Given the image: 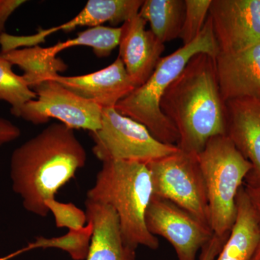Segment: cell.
Wrapping results in <instances>:
<instances>
[{
    "label": "cell",
    "mask_w": 260,
    "mask_h": 260,
    "mask_svg": "<svg viewBox=\"0 0 260 260\" xmlns=\"http://www.w3.org/2000/svg\"><path fill=\"white\" fill-rule=\"evenodd\" d=\"M86 161V151L74 129L53 123L13 152L10 174L13 191L27 211L46 218L49 213L46 201L55 199Z\"/></svg>",
    "instance_id": "obj_1"
},
{
    "label": "cell",
    "mask_w": 260,
    "mask_h": 260,
    "mask_svg": "<svg viewBox=\"0 0 260 260\" xmlns=\"http://www.w3.org/2000/svg\"><path fill=\"white\" fill-rule=\"evenodd\" d=\"M160 106L177 129V146L183 151L198 155L210 138L226 135V107L215 58L205 53L193 56L168 87Z\"/></svg>",
    "instance_id": "obj_2"
},
{
    "label": "cell",
    "mask_w": 260,
    "mask_h": 260,
    "mask_svg": "<svg viewBox=\"0 0 260 260\" xmlns=\"http://www.w3.org/2000/svg\"><path fill=\"white\" fill-rule=\"evenodd\" d=\"M153 198L151 177L146 164L132 161L103 162L86 200L112 207L119 220L124 244L136 251L138 246L159 247L158 239L149 232L145 214Z\"/></svg>",
    "instance_id": "obj_3"
},
{
    "label": "cell",
    "mask_w": 260,
    "mask_h": 260,
    "mask_svg": "<svg viewBox=\"0 0 260 260\" xmlns=\"http://www.w3.org/2000/svg\"><path fill=\"white\" fill-rule=\"evenodd\" d=\"M199 53H205L213 58L220 53L209 16L193 42L160 58L148 80L118 103L114 109L144 125L161 143L177 145L179 134L174 124L162 114L160 101L168 87L191 58Z\"/></svg>",
    "instance_id": "obj_4"
},
{
    "label": "cell",
    "mask_w": 260,
    "mask_h": 260,
    "mask_svg": "<svg viewBox=\"0 0 260 260\" xmlns=\"http://www.w3.org/2000/svg\"><path fill=\"white\" fill-rule=\"evenodd\" d=\"M204 179L210 225L215 235L229 234L237 215V198L252 167L227 135L210 138L198 154Z\"/></svg>",
    "instance_id": "obj_5"
},
{
    "label": "cell",
    "mask_w": 260,
    "mask_h": 260,
    "mask_svg": "<svg viewBox=\"0 0 260 260\" xmlns=\"http://www.w3.org/2000/svg\"><path fill=\"white\" fill-rule=\"evenodd\" d=\"M93 153L99 160L148 164L177 152L176 145L162 143L144 125L114 108L102 109L100 129L90 133Z\"/></svg>",
    "instance_id": "obj_6"
},
{
    "label": "cell",
    "mask_w": 260,
    "mask_h": 260,
    "mask_svg": "<svg viewBox=\"0 0 260 260\" xmlns=\"http://www.w3.org/2000/svg\"><path fill=\"white\" fill-rule=\"evenodd\" d=\"M146 165L153 196L172 202L210 227L208 197L198 155L179 149Z\"/></svg>",
    "instance_id": "obj_7"
},
{
    "label": "cell",
    "mask_w": 260,
    "mask_h": 260,
    "mask_svg": "<svg viewBox=\"0 0 260 260\" xmlns=\"http://www.w3.org/2000/svg\"><path fill=\"white\" fill-rule=\"evenodd\" d=\"M32 90L37 99L26 103L15 116L34 125L55 119L73 129L91 133L100 129L102 108L95 103L78 96L54 80L41 82Z\"/></svg>",
    "instance_id": "obj_8"
},
{
    "label": "cell",
    "mask_w": 260,
    "mask_h": 260,
    "mask_svg": "<svg viewBox=\"0 0 260 260\" xmlns=\"http://www.w3.org/2000/svg\"><path fill=\"white\" fill-rule=\"evenodd\" d=\"M153 235L172 244L178 260H197L198 252L214 234L211 228L169 200L153 196L145 214Z\"/></svg>",
    "instance_id": "obj_9"
},
{
    "label": "cell",
    "mask_w": 260,
    "mask_h": 260,
    "mask_svg": "<svg viewBox=\"0 0 260 260\" xmlns=\"http://www.w3.org/2000/svg\"><path fill=\"white\" fill-rule=\"evenodd\" d=\"M208 16L220 53L260 45V0H212Z\"/></svg>",
    "instance_id": "obj_10"
},
{
    "label": "cell",
    "mask_w": 260,
    "mask_h": 260,
    "mask_svg": "<svg viewBox=\"0 0 260 260\" xmlns=\"http://www.w3.org/2000/svg\"><path fill=\"white\" fill-rule=\"evenodd\" d=\"M143 0H89L83 9L70 21L58 26L47 29H39L31 36H13L4 34L0 37L2 52L39 46L45 42L51 34L63 30L70 32L78 27L90 28L101 26L110 23L112 25L125 23L139 13Z\"/></svg>",
    "instance_id": "obj_11"
},
{
    "label": "cell",
    "mask_w": 260,
    "mask_h": 260,
    "mask_svg": "<svg viewBox=\"0 0 260 260\" xmlns=\"http://www.w3.org/2000/svg\"><path fill=\"white\" fill-rule=\"evenodd\" d=\"M49 79L55 80L78 96L95 103L102 109L115 107L136 88L119 56L112 64L90 74L78 76L57 74Z\"/></svg>",
    "instance_id": "obj_12"
},
{
    "label": "cell",
    "mask_w": 260,
    "mask_h": 260,
    "mask_svg": "<svg viewBox=\"0 0 260 260\" xmlns=\"http://www.w3.org/2000/svg\"><path fill=\"white\" fill-rule=\"evenodd\" d=\"M139 14L121 25L119 57L135 87L144 84L153 73L165 46L150 30Z\"/></svg>",
    "instance_id": "obj_13"
},
{
    "label": "cell",
    "mask_w": 260,
    "mask_h": 260,
    "mask_svg": "<svg viewBox=\"0 0 260 260\" xmlns=\"http://www.w3.org/2000/svg\"><path fill=\"white\" fill-rule=\"evenodd\" d=\"M220 93L225 102L235 99L260 101V45L215 58Z\"/></svg>",
    "instance_id": "obj_14"
},
{
    "label": "cell",
    "mask_w": 260,
    "mask_h": 260,
    "mask_svg": "<svg viewBox=\"0 0 260 260\" xmlns=\"http://www.w3.org/2000/svg\"><path fill=\"white\" fill-rule=\"evenodd\" d=\"M225 107L226 135L252 167L246 184L260 185V101L235 99Z\"/></svg>",
    "instance_id": "obj_15"
},
{
    "label": "cell",
    "mask_w": 260,
    "mask_h": 260,
    "mask_svg": "<svg viewBox=\"0 0 260 260\" xmlns=\"http://www.w3.org/2000/svg\"><path fill=\"white\" fill-rule=\"evenodd\" d=\"M87 219L93 236L86 260H136V251L123 240L119 220L112 207L85 200Z\"/></svg>",
    "instance_id": "obj_16"
},
{
    "label": "cell",
    "mask_w": 260,
    "mask_h": 260,
    "mask_svg": "<svg viewBox=\"0 0 260 260\" xmlns=\"http://www.w3.org/2000/svg\"><path fill=\"white\" fill-rule=\"evenodd\" d=\"M260 237V220L242 186L237 194V215L215 260H250Z\"/></svg>",
    "instance_id": "obj_17"
},
{
    "label": "cell",
    "mask_w": 260,
    "mask_h": 260,
    "mask_svg": "<svg viewBox=\"0 0 260 260\" xmlns=\"http://www.w3.org/2000/svg\"><path fill=\"white\" fill-rule=\"evenodd\" d=\"M185 10V0H145L138 14L149 22L150 30L165 44L179 38Z\"/></svg>",
    "instance_id": "obj_18"
},
{
    "label": "cell",
    "mask_w": 260,
    "mask_h": 260,
    "mask_svg": "<svg viewBox=\"0 0 260 260\" xmlns=\"http://www.w3.org/2000/svg\"><path fill=\"white\" fill-rule=\"evenodd\" d=\"M0 54L23 70V78L31 89L68 68V65L59 58L46 55L44 48L39 46L21 48Z\"/></svg>",
    "instance_id": "obj_19"
},
{
    "label": "cell",
    "mask_w": 260,
    "mask_h": 260,
    "mask_svg": "<svg viewBox=\"0 0 260 260\" xmlns=\"http://www.w3.org/2000/svg\"><path fill=\"white\" fill-rule=\"evenodd\" d=\"M121 27H93L79 32L74 39L59 42L52 47L44 48L46 55L56 57L61 51L69 48L85 46L91 47L94 54L99 58L110 56L120 42Z\"/></svg>",
    "instance_id": "obj_20"
},
{
    "label": "cell",
    "mask_w": 260,
    "mask_h": 260,
    "mask_svg": "<svg viewBox=\"0 0 260 260\" xmlns=\"http://www.w3.org/2000/svg\"><path fill=\"white\" fill-rule=\"evenodd\" d=\"M93 232V224L88 221V223L82 229L78 230H69V232L61 237H38L36 238L35 242L29 243L28 245L23 249L5 257L0 258V260H8L32 249L51 248L67 251L73 260H84L86 259L88 256Z\"/></svg>",
    "instance_id": "obj_21"
},
{
    "label": "cell",
    "mask_w": 260,
    "mask_h": 260,
    "mask_svg": "<svg viewBox=\"0 0 260 260\" xmlns=\"http://www.w3.org/2000/svg\"><path fill=\"white\" fill-rule=\"evenodd\" d=\"M13 66L0 54V102L9 104L10 112L15 116L26 103L37 99V95L23 75L15 74Z\"/></svg>",
    "instance_id": "obj_22"
},
{
    "label": "cell",
    "mask_w": 260,
    "mask_h": 260,
    "mask_svg": "<svg viewBox=\"0 0 260 260\" xmlns=\"http://www.w3.org/2000/svg\"><path fill=\"white\" fill-rule=\"evenodd\" d=\"M212 0H185L184 23L179 39L183 46L193 42L204 27Z\"/></svg>",
    "instance_id": "obj_23"
},
{
    "label": "cell",
    "mask_w": 260,
    "mask_h": 260,
    "mask_svg": "<svg viewBox=\"0 0 260 260\" xmlns=\"http://www.w3.org/2000/svg\"><path fill=\"white\" fill-rule=\"evenodd\" d=\"M46 206L53 214L57 228L78 230L88 223L86 213L73 203H64L56 199L47 200Z\"/></svg>",
    "instance_id": "obj_24"
},
{
    "label": "cell",
    "mask_w": 260,
    "mask_h": 260,
    "mask_svg": "<svg viewBox=\"0 0 260 260\" xmlns=\"http://www.w3.org/2000/svg\"><path fill=\"white\" fill-rule=\"evenodd\" d=\"M21 131L18 126L6 118L0 116V148L18 139Z\"/></svg>",
    "instance_id": "obj_25"
},
{
    "label": "cell",
    "mask_w": 260,
    "mask_h": 260,
    "mask_svg": "<svg viewBox=\"0 0 260 260\" xmlns=\"http://www.w3.org/2000/svg\"><path fill=\"white\" fill-rule=\"evenodd\" d=\"M227 237L228 236L218 237L214 234L212 239L201 249L199 260H215L221 250Z\"/></svg>",
    "instance_id": "obj_26"
},
{
    "label": "cell",
    "mask_w": 260,
    "mask_h": 260,
    "mask_svg": "<svg viewBox=\"0 0 260 260\" xmlns=\"http://www.w3.org/2000/svg\"><path fill=\"white\" fill-rule=\"evenodd\" d=\"M24 0H0V37L4 34L5 25L11 15L25 4Z\"/></svg>",
    "instance_id": "obj_27"
},
{
    "label": "cell",
    "mask_w": 260,
    "mask_h": 260,
    "mask_svg": "<svg viewBox=\"0 0 260 260\" xmlns=\"http://www.w3.org/2000/svg\"><path fill=\"white\" fill-rule=\"evenodd\" d=\"M244 189L260 220V185L246 184Z\"/></svg>",
    "instance_id": "obj_28"
},
{
    "label": "cell",
    "mask_w": 260,
    "mask_h": 260,
    "mask_svg": "<svg viewBox=\"0 0 260 260\" xmlns=\"http://www.w3.org/2000/svg\"><path fill=\"white\" fill-rule=\"evenodd\" d=\"M250 260H260V237L255 251H254Z\"/></svg>",
    "instance_id": "obj_29"
}]
</instances>
